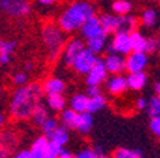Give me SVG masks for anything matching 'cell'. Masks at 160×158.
<instances>
[{
    "mask_svg": "<svg viewBox=\"0 0 160 158\" xmlns=\"http://www.w3.org/2000/svg\"><path fill=\"white\" fill-rule=\"evenodd\" d=\"M44 90L40 83H27L22 87H17L10 97L9 114L14 121H27L32 118L34 108L42 103Z\"/></svg>",
    "mask_w": 160,
    "mask_h": 158,
    "instance_id": "obj_1",
    "label": "cell"
},
{
    "mask_svg": "<svg viewBox=\"0 0 160 158\" xmlns=\"http://www.w3.org/2000/svg\"><path fill=\"white\" fill-rule=\"evenodd\" d=\"M96 16V9L87 0H76L64 9L57 19V26L66 34L74 33L82 29L89 19Z\"/></svg>",
    "mask_w": 160,
    "mask_h": 158,
    "instance_id": "obj_2",
    "label": "cell"
},
{
    "mask_svg": "<svg viewBox=\"0 0 160 158\" xmlns=\"http://www.w3.org/2000/svg\"><path fill=\"white\" fill-rule=\"evenodd\" d=\"M40 36H42V43L44 46L49 60L57 59L60 56V53L64 50V46L67 43L66 33L57 26V23L47 22L42 27Z\"/></svg>",
    "mask_w": 160,
    "mask_h": 158,
    "instance_id": "obj_3",
    "label": "cell"
},
{
    "mask_svg": "<svg viewBox=\"0 0 160 158\" xmlns=\"http://www.w3.org/2000/svg\"><path fill=\"white\" fill-rule=\"evenodd\" d=\"M0 10L12 19H24L32 13L30 0H0Z\"/></svg>",
    "mask_w": 160,
    "mask_h": 158,
    "instance_id": "obj_4",
    "label": "cell"
},
{
    "mask_svg": "<svg viewBox=\"0 0 160 158\" xmlns=\"http://www.w3.org/2000/svg\"><path fill=\"white\" fill-rule=\"evenodd\" d=\"M99 59L96 53H93L90 49H84L83 51L80 53L79 56L76 57L72 69L77 73V74H83V76H87V73L92 70V67L94 66L96 60Z\"/></svg>",
    "mask_w": 160,
    "mask_h": 158,
    "instance_id": "obj_5",
    "label": "cell"
},
{
    "mask_svg": "<svg viewBox=\"0 0 160 158\" xmlns=\"http://www.w3.org/2000/svg\"><path fill=\"white\" fill-rule=\"evenodd\" d=\"M86 40L79 39V37H74V39H70L66 43L63 50V63L64 66L72 67L73 66L76 57L79 56L80 53L86 49Z\"/></svg>",
    "mask_w": 160,
    "mask_h": 158,
    "instance_id": "obj_6",
    "label": "cell"
},
{
    "mask_svg": "<svg viewBox=\"0 0 160 158\" xmlns=\"http://www.w3.org/2000/svg\"><path fill=\"white\" fill-rule=\"evenodd\" d=\"M109 79V71H107L106 66H104L103 59H97L94 66L92 67L86 76V83L87 86H100L102 83H106V80Z\"/></svg>",
    "mask_w": 160,
    "mask_h": 158,
    "instance_id": "obj_7",
    "label": "cell"
},
{
    "mask_svg": "<svg viewBox=\"0 0 160 158\" xmlns=\"http://www.w3.org/2000/svg\"><path fill=\"white\" fill-rule=\"evenodd\" d=\"M149 64V54L144 51H132L126 56V70L129 73L144 71Z\"/></svg>",
    "mask_w": 160,
    "mask_h": 158,
    "instance_id": "obj_8",
    "label": "cell"
},
{
    "mask_svg": "<svg viewBox=\"0 0 160 158\" xmlns=\"http://www.w3.org/2000/svg\"><path fill=\"white\" fill-rule=\"evenodd\" d=\"M110 44L113 47L114 53L120 54V56H127V54H130V53L133 51L130 33H126V31H117V33H114Z\"/></svg>",
    "mask_w": 160,
    "mask_h": 158,
    "instance_id": "obj_9",
    "label": "cell"
},
{
    "mask_svg": "<svg viewBox=\"0 0 160 158\" xmlns=\"http://www.w3.org/2000/svg\"><path fill=\"white\" fill-rule=\"evenodd\" d=\"M0 144L4 148H7L12 154L17 151L20 145V134L13 127H4L3 131L0 132Z\"/></svg>",
    "mask_w": 160,
    "mask_h": 158,
    "instance_id": "obj_10",
    "label": "cell"
},
{
    "mask_svg": "<svg viewBox=\"0 0 160 158\" xmlns=\"http://www.w3.org/2000/svg\"><path fill=\"white\" fill-rule=\"evenodd\" d=\"M129 89L127 84V77L123 74H113L106 80V90L112 96H123Z\"/></svg>",
    "mask_w": 160,
    "mask_h": 158,
    "instance_id": "obj_11",
    "label": "cell"
},
{
    "mask_svg": "<svg viewBox=\"0 0 160 158\" xmlns=\"http://www.w3.org/2000/svg\"><path fill=\"white\" fill-rule=\"evenodd\" d=\"M103 60L110 76L122 74L126 70V59L123 56H120V54H106Z\"/></svg>",
    "mask_w": 160,
    "mask_h": 158,
    "instance_id": "obj_12",
    "label": "cell"
},
{
    "mask_svg": "<svg viewBox=\"0 0 160 158\" xmlns=\"http://www.w3.org/2000/svg\"><path fill=\"white\" fill-rule=\"evenodd\" d=\"M100 24L103 31L109 36V34H114L120 31V16L114 13H103L99 16Z\"/></svg>",
    "mask_w": 160,
    "mask_h": 158,
    "instance_id": "obj_13",
    "label": "cell"
},
{
    "mask_svg": "<svg viewBox=\"0 0 160 158\" xmlns=\"http://www.w3.org/2000/svg\"><path fill=\"white\" fill-rule=\"evenodd\" d=\"M16 47H17V43L14 40L0 39V66L10 64L14 51H16Z\"/></svg>",
    "mask_w": 160,
    "mask_h": 158,
    "instance_id": "obj_14",
    "label": "cell"
},
{
    "mask_svg": "<svg viewBox=\"0 0 160 158\" xmlns=\"http://www.w3.org/2000/svg\"><path fill=\"white\" fill-rule=\"evenodd\" d=\"M79 31H80V36L83 37L84 40L90 39V37H94L100 33H103V29H102L99 17L94 16V17H92V19H89L86 23L82 26V29H80Z\"/></svg>",
    "mask_w": 160,
    "mask_h": 158,
    "instance_id": "obj_15",
    "label": "cell"
},
{
    "mask_svg": "<svg viewBox=\"0 0 160 158\" xmlns=\"http://www.w3.org/2000/svg\"><path fill=\"white\" fill-rule=\"evenodd\" d=\"M43 90L46 96H50V94H63V91L66 90V83L60 77H49L43 83Z\"/></svg>",
    "mask_w": 160,
    "mask_h": 158,
    "instance_id": "obj_16",
    "label": "cell"
},
{
    "mask_svg": "<svg viewBox=\"0 0 160 158\" xmlns=\"http://www.w3.org/2000/svg\"><path fill=\"white\" fill-rule=\"evenodd\" d=\"M107 37H109V36H107V34L103 31V33L97 34V36L87 39L86 40L87 49H90L93 53H96V54L106 51V47H107V44H109V41H107Z\"/></svg>",
    "mask_w": 160,
    "mask_h": 158,
    "instance_id": "obj_17",
    "label": "cell"
},
{
    "mask_svg": "<svg viewBox=\"0 0 160 158\" xmlns=\"http://www.w3.org/2000/svg\"><path fill=\"white\" fill-rule=\"evenodd\" d=\"M127 84H129L130 90L140 91V90H143L144 86L147 84V74L144 71L129 73V76H127Z\"/></svg>",
    "mask_w": 160,
    "mask_h": 158,
    "instance_id": "obj_18",
    "label": "cell"
},
{
    "mask_svg": "<svg viewBox=\"0 0 160 158\" xmlns=\"http://www.w3.org/2000/svg\"><path fill=\"white\" fill-rule=\"evenodd\" d=\"M49 107L47 105H44L43 103H40V104H37V107L34 108L33 114H32V118H30V121L33 122L36 127H39V128H42V125L44 124V122L47 121V120L50 118V113H49Z\"/></svg>",
    "mask_w": 160,
    "mask_h": 158,
    "instance_id": "obj_19",
    "label": "cell"
},
{
    "mask_svg": "<svg viewBox=\"0 0 160 158\" xmlns=\"http://www.w3.org/2000/svg\"><path fill=\"white\" fill-rule=\"evenodd\" d=\"M60 124L64 125L66 128L69 130H76L77 127V120H79V113H76L74 110L69 108H64L63 111L60 113Z\"/></svg>",
    "mask_w": 160,
    "mask_h": 158,
    "instance_id": "obj_20",
    "label": "cell"
},
{
    "mask_svg": "<svg viewBox=\"0 0 160 158\" xmlns=\"http://www.w3.org/2000/svg\"><path fill=\"white\" fill-rule=\"evenodd\" d=\"M89 100L90 97L87 96L86 93H77L74 94L72 98H70V108L74 110L76 113H84L87 111V107H89Z\"/></svg>",
    "mask_w": 160,
    "mask_h": 158,
    "instance_id": "obj_21",
    "label": "cell"
},
{
    "mask_svg": "<svg viewBox=\"0 0 160 158\" xmlns=\"http://www.w3.org/2000/svg\"><path fill=\"white\" fill-rule=\"evenodd\" d=\"M92 128H93V114L89 111L80 113L76 131H79L80 134H87V132H90Z\"/></svg>",
    "mask_w": 160,
    "mask_h": 158,
    "instance_id": "obj_22",
    "label": "cell"
},
{
    "mask_svg": "<svg viewBox=\"0 0 160 158\" xmlns=\"http://www.w3.org/2000/svg\"><path fill=\"white\" fill-rule=\"evenodd\" d=\"M46 105L52 111L62 113L66 108V98L63 94H50L46 96Z\"/></svg>",
    "mask_w": 160,
    "mask_h": 158,
    "instance_id": "obj_23",
    "label": "cell"
},
{
    "mask_svg": "<svg viewBox=\"0 0 160 158\" xmlns=\"http://www.w3.org/2000/svg\"><path fill=\"white\" fill-rule=\"evenodd\" d=\"M140 23L146 29H153L157 24V12L153 7H147L140 14Z\"/></svg>",
    "mask_w": 160,
    "mask_h": 158,
    "instance_id": "obj_24",
    "label": "cell"
},
{
    "mask_svg": "<svg viewBox=\"0 0 160 158\" xmlns=\"http://www.w3.org/2000/svg\"><path fill=\"white\" fill-rule=\"evenodd\" d=\"M140 20L133 14H126V16H120V31H126V33H132L134 30H137Z\"/></svg>",
    "mask_w": 160,
    "mask_h": 158,
    "instance_id": "obj_25",
    "label": "cell"
},
{
    "mask_svg": "<svg viewBox=\"0 0 160 158\" xmlns=\"http://www.w3.org/2000/svg\"><path fill=\"white\" fill-rule=\"evenodd\" d=\"M130 39H132V49L133 51H144L146 53V44H147V37L142 34L139 30H134L130 33Z\"/></svg>",
    "mask_w": 160,
    "mask_h": 158,
    "instance_id": "obj_26",
    "label": "cell"
},
{
    "mask_svg": "<svg viewBox=\"0 0 160 158\" xmlns=\"http://www.w3.org/2000/svg\"><path fill=\"white\" fill-rule=\"evenodd\" d=\"M112 158H144L143 152L137 148H124L119 147L113 151Z\"/></svg>",
    "mask_w": 160,
    "mask_h": 158,
    "instance_id": "obj_27",
    "label": "cell"
},
{
    "mask_svg": "<svg viewBox=\"0 0 160 158\" xmlns=\"http://www.w3.org/2000/svg\"><path fill=\"white\" fill-rule=\"evenodd\" d=\"M133 9V4L130 0H114L112 3V12L117 16H126V14H130Z\"/></svg>",
    "mask_w": 160,
    "mask_h": 158,
    "instance_id": "obj_28",
    "label": "cell"
},
{
    "mask_svg": "<svg viewBox=\"0 0 160 158\" xmlns=\"http://www.w3.org/2000/svg\"><path fill=\"white\" fill-rule=\"evenodd\" d=\"M107 104V98L104 94H97V96L90 97L89 100V107H87V111L94 114V113L100 111L102 108H104Z\"/></svg>",
    "mask_w": 160,
    "mask_h": 158,
    "instance_id": "obj_29",
    "label": "cell"
},
{
    "mask_svg": "<svg viewBox=\"0 0 160 158\" xmlns=\"http://www.w3.org/2000/svg\"><path fill=\"white\" fill-rule=\"evenodd\" d=\"M69 131H70L69 128H66L64 125L60 124L59 127H57V130L54 131V134L52 135V138H50V140L64 147V145L69 142V140H70V132Z\"/></svg>",
    "mask_w": 160,
    "mask_h": 158,
    "instance_id": "obj_30",
    "label": "cell"
},
{
    "mask_svg": "<svg viewBox=\"0 0 160 158\" xmlns=\"http://www.w3.org/2000/svg\"><path fill=\"white\" fill-rule=\"evenodd\" d=\"M60 125V120L59 118H54V117H50L43 125H42V134L46 135L47 138H52V135L54 134V131L57 130V127Z\"/></svg>",
    "mask_w": 160,
    "mask_h": 158,
    "instance_id": "obj_31",
    "label": "cell"
},
{
    "mask_svg": "<svg viewBox=\"0 0 160 158\" xmlns=\"http://www.w3.org/2000/svg\"><path fill=\"white\" fill-rule=\"evenodd\" d=\"M147 114L152 117H159L160 115V96L154 94L147 100V108H146Z\"/></svg>",
    "mask_w": 160,
    "mask_h": 158,
    "instance_id": "obj_32",
    "label": "cell"
},
{
    "mask_svg": "<svg viewBox=\"0 0 160 158\" xmlns=\"http://www.w3.org/2000/svg\"><path fill=\"white\" fill-rule=\"evenodd\" d=\"M62 150H63V145H60V144H57V142H54V141L50 140L49 145H47V148H46L47 158H59Z\"/></svg>",
    "mask_w": 160,
    "mask_h": 158,
    "instance_id": "obj_33",
    "label": "cell"
},
{
    "mask_svg": "<svg viewBox=\"0 0 160 158\" xmlns=\"http://www.w3.org/2000/svg\"><path fill=\"white\" fill-rule=\"evenodd\" d=\"M27 80H29V73L22 70V71H17L14 73L13 76V84L17 87H22L24 84H27Z\"/></svg>",
    "mask_w": 160,
    "mask_h": 158,
    "instance_id": "obj_34",
    "label": "cell"
},
{
    "mask_svg": "<svg viewBox=\"0 0 160 158\" xmlns=\"http://www.w3.org/2000/svg\"><path fill=\"white\" fill-rule=\"evenodd\" d=\"M149 127H150V131L160 140V115L159 117H152V118H150Z\"/></svg>",
    "mask_w": 160,
    "mask_h": 158,
    "instance_id": "obj_35",
    "label": "cell"
},
{
    "mask_svg": "<svg viewBox=\"0 0 160 158\" xmlns=\"http://www.w3.org/2000/svg\"><path fill=\"white\" fill-rule=\"evenodd\" d=\"M97 152L94 151V148H90V147H87V148H83L82 151H79L76 154V158H97Z\"/></svg>",
    "mask_w": 160,
    "mask_h": 158,
    "instance_id": "obj_36",
    "label": "cell"
},
{
    "mask_svg": "<svg viewBox=\"0 0 160 158\" xmlns=\"http://www.w3.org/2000/svg\"><path fill=\"white\" fill-rule=\"evenodd\" d=\"M30 158H47L44 148H34L30 147Z\"/></svg>",
    "mask_w": 160,
    "mask_h": 158,
    "instance_id": "obj_37",
    "label": "cell"
},
{
    "mask_svg": "<svg viewBox=\"0 0 160 158\" xmlns=\"http://www.w3.org/2000/svg\"><path fill=\"white\" fill-rule=\"evenodd\" d=\"M146 53L149 54V56H150V54H153V53H156V39H154V36L147 37Z\"/></svg>",
    "mask_w": 160,
    "mask_h": 158,
    "instance_id": "obj_38",
    "label": "cell"
},
{
    "mask_svg": "<svg viewBox=\"0 0 160 158\" xmlns=\"http://www.w3.org/2000/svg\"><path fill=\"white\" fill-rule=\"evenodd\" d=\"M86 94H87L89 97H93V96H97V94H102L100 86H87Z\"/></svg>",
    "mask_w": 160,
    "mask_h": 158,
    "instance_id": "obj_39",
    "label": "cell"
},
{
    "mask_svg": "<svg viewBox=\"0 0 160 158\" xmlns=\"http://www.w3.org/2000/svg\"><path fill=\"white\" fill-rule=\"evenodd\" d=\"M12 158H30V150H24V148L17 150V151L12 155Z\"/></svg>",
    "mask_w": 160,
    "mask_h": 158,
    "instance_id": "obj_40",
    "label": "cell"
},
{
    "mask_svg": "<svg viewBox=\"0 0 160 158\" xmlns=\"http://www.w3.org/2000/svg\"><path fill=\"white\" fill-rule=\"evenodd\" d=\"M136 108L139 110V111H143V110L147 108V100L143 98V97H139V98L136 100Z\"/></svg>",
    "mask_w": 160,
    "mask_h": 158,
    "instance_id": "obj_41",
    "label": "cell"
},
{
    "mask_svg": "<svg viewBox=\"0 0 160 158\" xmlns=\"http://www.w3.org/2000/svg\"><path fill=\"white\" fill-rule=\"evenodd\" d=\"M12 152L9 151V150L7 148H4L3 145L0 144V158H12Z\"/></svg>",
    "mask_w": 160,
    "mask_h": 158,
    "instance_id": "obj_42",
    "label": "cell"
},
{
    "mask_svg": "<svg viewBox=\"0 0 160 158\" xmlns=\"http://www.w3.org/2000/svg\"><path fill=\"white\" fill-rule=\"evenodd\" d=\"M59 158H76V155L73 154V152H70V151H67V150H62V152H60V155H59Z\"/></svg>",
    "mask_w": 160,
    "mask_h": 158,
    "instance_id": "obj_43",
    "label": "cell"
},
{
    "mask_svg": "<svg viewBox=\"0 0 160 158\" xmlns=\"http://www.w3.org/2000/svg\"><path fill=\"white\" fill-rule=\"evenodd\" d=\"M57 0H36V3L42 4V6H52V4H54Z\"/></svg>",
    "mask_w": 160,
    "mask_h": 158,
    "instance_id": "obj_44",
    "label": "cell"
},
{
    "mask_svg": "<svg viewBox=\"0 0 160 158\" xmlns=\"http://www.w3.org/2000/svg\"><path fill=\"white\" fill-rule=\"evenodd\" d=\"M154 39H156V53L159 54V57H160V30L156 33Z\"/></svg>",
    "mask_w": 160,
    "mask_h": 158,
    "instance_id": "obj_45",
    "label": "cell"
},
{
    "mask_svg": "<svg viewBox=\"0 0 160 158\" xmlns=\"http://www.w3.org/2000/svg\"><path fill=\"white\" fill-rule=\"evenodd\" d=\"M4 125H6V115H4L3 113H0V132L3 131Z\"/></svg>",
    "mask_w": 160,
    "mask_h": 158,
    "instance_id": "obj_46",
    "label": "cell"
},
{
    "mask_svg": "<svg viewBox=\"0 0 160 158\" xmlns=\"http://www.w3.org/2000/svg\"><path fill=\"white\" fill-rule=\"evenodd\" d=\"M33 70V61H26L24 63V71H32Z\"/></svg>",
    "mask_w": 160,
    "mask_h": 158,
    "instance_id": "obj_47",
    "label": "cell"
},
{
    "mask_svg": "<svg viewBox=\"0 0 160 158\" xmlns=\"http://www.w3.org/2000/svg\"><path fill=\"white\" fill-rule=\"evenodd\" d=\"M154 91H156V94H157V96H160V81L154 84Z\"/></svg>",
    "mask_w": 160,
    "mask_h": 158,
    "instance_id": "obj_48",
    "label": "cell"
},
{
    "mask_svg": "<svg viewBox=\"0 0 160 158\" xmlns=\"http://www.w3.org/2000/svg\"><path fill=\"white\" fill-rule=\"evenodd\" d=\"M97 158H109V157H107V155L103 152V154H99V155H97Z\"/></svg>",
    "mask_w": 160,
    "mask_h": 158,
    "instance_id": "obj_49",
    "label": "cell"
},
{
    "mask_svg": "<svg viewBox=\"0 0 160 158\" xmlns=\"http://www.w3.org/2000/svg\"><path fill=\"white\" fill-rule=\"evenodd\" d=\"M147 2H150V3H160V0H147Z\"/></svg>",
    "mask_w": 160,
    "mask_h": 158,
    "instance_id": "obj_50",
    "label": "cell"
},
{
    "mask_svg": "<svg viewBox=\"0 0 160 158\" xmlns=\"http://www.w3.org/2000/svg\"><path fill=\"white\" fill-rule=\"evenodd\" d=\"M3 97V89H2V86H0V98Z\"/></svg>",
    "mask_w": 160,
    "mask_h": 158,
    "instance_id": "obj_51",
    "label": "cell"
},
{
    "mask_svg": "<svg viewBox=\"0 0 160 158\" xmlns=\"http://www.w3.org/2000/svg\"><path fill=\"white\" fill-rule=\"evenodd\" d=\"M159 141H160V140H159Z\"/></svg>",
    "mask_w": 160,
    "mask_h": 158,
    "instance_id": "obj_52",
    "label": "cell"
}]
</instances>
